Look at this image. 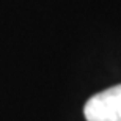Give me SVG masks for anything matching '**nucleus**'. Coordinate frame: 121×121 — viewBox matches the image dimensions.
I'll return each instance as SVG.
<instances>
[{"instance_id": "nucleus-1", "label": "nucleus", "mask_w": 121, "mask_h": 121, "mask_svg": "<svg viewBox=\"0 0 121 121\" xmlns=\"http://www.w3.org/2000/svg\"><path fill=\"white\" fill-rule=\"evenodd\" d=\"M83 113L86 121H121V83L91 96Z\"/></svg>"}]
</instances>
